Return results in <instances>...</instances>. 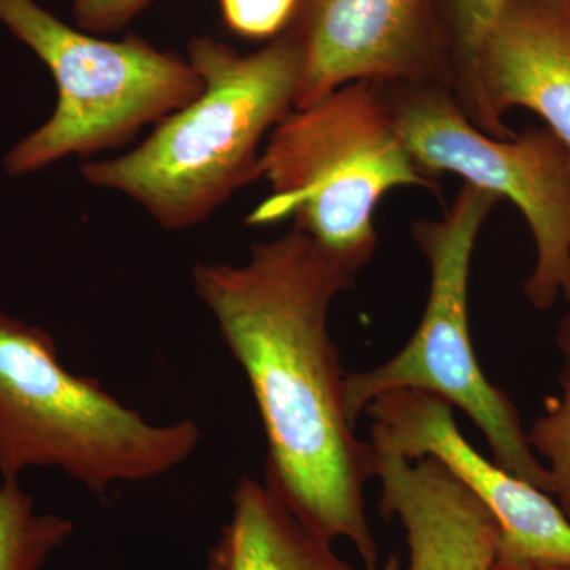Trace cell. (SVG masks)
Here are the masks:
<instances>
[{
	"label": "cell",
	"mask_w": 570,
	"mask_h": 570,
	"mask_svg": "<svg viewBox=\"0 0 570 570\" xmlns=\"http://www.w3.org/2000/svg\"><path fill=\"white\" fill-rule=\"evenodd\" d=\"M355 273L303 232L258 243L242 265L198 264L195 294L245 371L266 441L265 485L326 540L346 539L379 570L365 489L374 449L356 438L346 373L330 336V307Z\"/></svg>",
	"instance_id": "1"
},
{
	"label": "cell",
	"mask_w": 570,
	"mask_h": 570,
	"mask_svg": "<svg viewBox=\"0 0 570 570\" xmlns=\"http://www.w3.org/2000/svg\"><path fill=\"white\" fill-rule=\"evenodd\" d=\"M187 52L204 78L200 96L132 151L81 167L86 183L126 195L175 232L205 223L261 179L265 138L295 110L303 66L288 29L247 55L209 36L194 37Z\"/></svg>",
	"instance_id": "2"
},
{
	"label": "cell",
	"mask_w": 570,
	"mask_h": 570,
	"mask_svg": "<svg viewBox=\"0 0 570 570\" xmlns=\"http://www.w3.org/2000/svg\"><path fill=\"white\" fill-rule=\"evenodd\" d=\"M261 179L272 194L249 224L294 219L328 257L358 275L377 247L374 213L397 187L436 193L409 153L382 82L354 81L295 108L266 138Z\"/></svg>",
	"instance_id": "3"
},
{
	"label": "cell",
	"mask_w": 570,
	"mask_h": 570,
	"mask_svg": "<svg viewBox=\"0 0 570 570\" xmlns=\"http://www.w3.org/2000/svg\"><path fill=\"white\" fill-rule=\"evenodd\" d=\"M202 441L190 419L148 422L100 385L71 374L50 333L0 311V478L55 468L104 497L163 478Z\"/></svg>",
	"instance_id": "4"
},
{
	"label": "cell",
	"mask_w": 570,
	"mask_h": 570,
	"mask_svg": "<svg viewBox=\"0 0 570 570\" xmlns=\"http://www.w3.org/2000/svg\"><path fill=\"white\" fill-rule=\"evenodd\" d=\"M502 198L463 184L444 217L415 220L412 236L430 268L425 313L406 346L373 370L347 373L348 420L393 390H419L459 407L489 442L494 463L553 498L543 461L531 449L515 404L483 373L469 325L472 255L487 217Z\"/></svg>",
	"instance_id": "5"
},
{
	"label": "cell",
	"mask_w": 570,
	"mask_h": 570,
	"mask_svg": "<svg viewBox=\"0 0 570 570\" xmlns=\"http://www.w3.org/2000/svg\"><path fill=\"white\" fill-rule=\"evenodd\" d=\"M0 24L39 56L58 86L51 118L7 154L10 176L119 148L204 91L189 59L135 33L108 40L71 28L37 0H0Z\"/></svg>",
	"instance_id": "6"
},
{
	"label": "cell",
	"mask_w": 570,
	"mask_h": 570,
	"mask_svg": "<svg viewBox=\"0 0 570 570\" xmlns=\"http://www.w3.org/2000/svg\"><path fill=\"white\" fill-rule=\"evenodd\" d=\"M397 129L422 175L453 174L508 198L523 214L535 264L523 285L532 306L570 305V153L549 127L512 138L478 129L452 92L433 85H384Z\"/></svg>",
	"instance_id": "7"
},
{
	"label": "cell",
	"mask_w": 570,
	"mask_h": 570,
	"mask_svg": "<svg viewBox=\"0 0 570 570\" xmlns=\"http://www.w3.org/2000/svg\"><path fill=\"white\" fill-rule=\"evenodd\" d=\"M452 406L419 390H393L371 401V442L404 459L438 460L497 519L498 558L521 564L570 568V520L546 491L480 455L461 433Z\"/></svg>",
	"instance_id": "8"
},
{
	"label": "cell",
	"mask_w": 570,
	"mask_h": 570,
	"mask_svg": "<svg viewBox=\"0 0 570 570\" xmlns=\"http://www.w3.org/2000/svg\"><path fill=\"white\" fill-rule=\"evenodd\" d=\"M288 31L303 58L295 108L354 81L449 91L436 0H302Z\"/></svg>",
	"instance_id": "9"
},
{
	"label": "cell",
	"mask_w": 570,
	"mask_h": 570,
	"mask_svg": "<svg viewBox=\"0 0 570 570\" xmlns=\"http://www.w3.org/2000/svg\"><path fill=\"white\" fill-rule=\"evenodd\" d=\"M479 129L512 138V108L540 116L570 153V0H508L475 59Z\"/></svg>",
	"instance_id": "10"
},
{
	"label": "cell",
	"mask_w": 570,
	"mask_h": 570,
	"mask_svg": "<svg viewBox=\"0 0 570 570\" xmlns=\"http://www.w3.org/2000/svg\"><path fill=\"white\" fill-rule=\"evenodd\" d=\"M371 444L381 483L379 512L400 521L407 570H490L501 531L483 502L438 460L411 461Z\"/></svg>",
	"instance_id": "11"
},
{
	"label": "cell",
	"mask_w": 570,
	"mask_h": 570,
	"mask_svg": "<svg viewBox=\"0 0 570 570\" xmlns=\"http://www.w3.org/2000/svg\"><path fill=\"white\" fill-rule=\"evenodd\" d=\"M206 570H354L306 528L265 483L242 478L232 517L209 551Z\"/></svg>",
	"instance_id": "12"
},
{
	"label": "cell",
	"mask_w": 570,
	"mask_h": 570,
	"mask_svg": "<svg viewBox=\"0 0 570 570\" xmlns=\"http://www.w3.org/2000/svg\"><path fill=\"white\" fill-rule=\"evenodd\" d=\"M73 531L70 519L39 512L20 480L0 478V570H41Z\"/></svg>",
	"instance_id": "13"
},
{
	"label": "cell",
	"mask_w": 570,
	"mask_h": 570,
	"mask_svg": "<svg viewBox=\"0 0 570 570\" xmlns=\"http://www.w3.org/2000/svg\"><path fill=\"white\" fill-rule=\"evenodd\" d=\"M505 2L508 0H436L449 91L478 129L480 111L475 59L483 37Z\"/></svg>",
	"instance_id": "14"
},
{
	"label": "cell",
	"mask_w": 570,
	"mask_h": 570,
	"mask_svg": "<svg viewBox=\"0 0 570 570\" xmlns=\"http://www.w3.org/2000/svg\"><path fill=\"white\" fill-rule=\"evenodd\" d=\"M558 346L564 355L561 395L547 401L546 411L528 431V439L535 455L546 460L553 498L570 520V311L562 318Z\"/></svg>",
	"instance_id": "15"
},
{
	"label": "cell",
	"mask_w": 570,
	"mask_h": 570,
	"mask_svg": "<svg viewBox=\"0 0 570 570\" xmlns=\"http://www.w3.org/2000/svg\"><path fill=\"white\" fill-rule=\"evenodd\" d=\"M302 0H219L225 28L239 39L272 41L283 36Z\"/></svg>",
	"instance_id": "16"
},
{
	"label": "cell",
	"mask_w": 570,
	"mask_h": 570,
	"mask_svg": "<svg viewBox=\"0 0 570 570\" xmlns=\"http://www.w3.org/2000/svg\"><path fill=\"white\" fill-rule=\"evenodd\" d=\"M153 0H75V24L81 31L105 36L122 31Z\"/></svg>",
	"instance_id": "17"
},
{
	"label": "cell",
	"mask_w": 570,
	"mask_h": 570,
	"mask_svg": "<svg viewBox=\"0 0 570 570\" xmlns=\"http://www.w3.org/2000/svg\"><path fill=\"white\" fill-rule=\"evenodd\" d=\"M490 570H570V568H554V566L521 564V562H513L509 560H502V558H497V561H494V564L491 566Z\"/></svg>",
	"instance_id": "18"
},
{
	"label": "cell",
	"mask_w": 570,
	"mask_h": 570,
	"mask_svg": "<svg viewBox=\"0 0 570 570\" xmlns=\"http://www.w3.org/2000/svg\"><path fill=\"white\" fill-rule=\"evenodd\" d=\"M379 570H400V558H397V554H392Z\"/></svg>",
	"instance_id": "19"
}]
</instances>
